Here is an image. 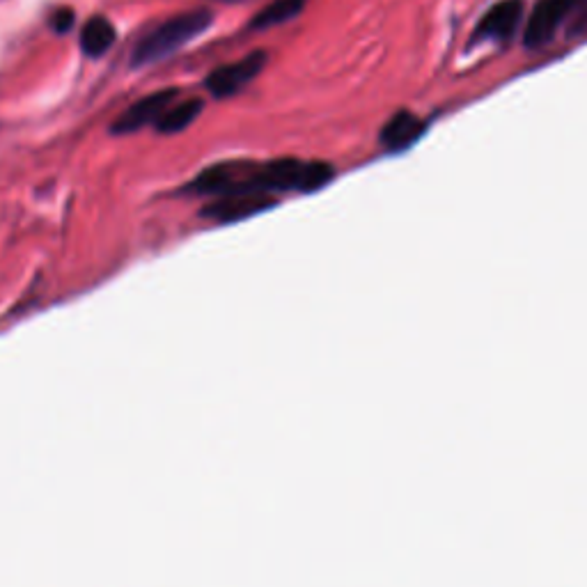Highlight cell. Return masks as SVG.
Returning a JSON list of instances; mask_svg holds the SVG:
<instances>
[{
  "label": "cell",
  "mask_w": 587,
  "mask_h": 587,
  "mask_svg": "<svg viewBox=\"0 0 587 587\" xmlns=\"http://www.w3.org/2000/svg\"><path fill=\"white\" fill-rule=\"evenodd\" d=\"M273 205H276V200L266 193L225 195V198H216V202H211V205L202 209V216H207L216 223H237L248 216L262 214V211L271 209Z\"/></svg>",
  "instance_id": "obj_6"
},
{
  "label": "cell",
  "mask_w": 587,
  "mask_h": 587,
  "mask_svg": "<svg viewBox=\"0 0 587 587\" xmlns=\"http://www.w3.org/2000/svg\"><path fill=\"white\" fill-rule=\"evenodd\" d=\"M523 19V0H500L484 14L473 33V44L505 42L510 39Z\"/></svg>",
  "instance_id": "obj_5"
},
{
  "label": "cell",
  "mask_w": 587,
  "mask_h": 587,
  "mask_svg": "<svg viewBox=\"0 0 587 587\" xmlns=\"http://www.w3.org/2000/svg\"><path fill=\"white\" fill-rule=\"evenodd\" d=\"M74 19H76L74 10H69V7H60V10H56L51 14L49 23H51V28L56 30L58 35H65V33H69V30H72Z\"/></svg>",
  "instance_id": "obj_11"
},
{
  "label": "cell",
  "mask_w": 587,
  "mask_h": 587,
  "mask_svg": "<svg viewBox=\"0 0 587 587\" xmlns=\"http://www.w3.org/2000/svg\"><path fill=\"white\" fill-rule=\"evenodd\" d=\"M117 39V30L106 17H92L83 26L81 33V49L85 56L99 58L113 49Z\"/></svg>",
  "instance_id": "obj_8"
},
{
  "label": "cell",
  "mask_w": 587,
  "mask_h": 587,
  "mask_svg": "<svg viewBox=\"0 0 587 587\" xmlns=\"http://www.w3.org/2000/svg\"><path fill=\"white\" fill-rule=\"evenodd\" d=\"M578 5V0H537L535 10L523 30V42L532 49L553 42V37L562 28L569 12Z\"/></svg>",
  "instance_id": "obj_3"
},
{
  "label": "cell",
  "mask_w": 587,
  "mask_h": 587,
  "mask_svg": "<svg viewBox=\"0 0 587 587\" xmlns=\"http://www.w3.org/2000/svg\"><path fill=\"white\" fill-rule=\"evenodd\" d=\"M266 60H269V56L264 51H255L237 62L218 67L205 78V88L214 99H228L239 95L248 83H253L260 76Z\"/></svg>",
  "instance_id": "obj_2"
},
{
  "label": "cell",
  "mask_w": 587,
  "mask_h": 587,
  "mask_svg": "<svg viewBox=\"0 0 587 587\" xmlns=\"http://www.w3.org/2000/svg\"><path fill=\"white\" fill-rule=\"evenodd\" d=\"M177 97H179V90L166 88V90L152 92V95L138 99L136 104H131L127 111L117 117L111 131L124 136V133H133V131L147 127V124H156L163 117V113H166L168 108L175 104Z\"/></svg>",
  "instance_id": "obj_4"
},
{
  "label": "cell",
  "mask_w": 587,
  "mask_h": 587,
  "mask_svg": "<svg viewBox=\"0 0 587 587\" xmlns=\"http://www.w3.org/2000/svg\"><path fill=\"white\" fill-rule=\"evenodd\" d=\"M211 23H214V14L205 10V7L175 14V17L159 23L150 33L138 39V44L131 51V67H147L172 56V53L184 49L195 37L205 33Z\"/></svg>",
  "instance_id": "obj_1"
},
{
  "label": "cell",
  "mask_w": 587,
  "mask_h": 587,
  "mask_svg": "<svg viewBox=\"0 0 587 587\" xmlns=\"http://www.w3.org/2000/svg\"><path fill=\"white\" fill-rule=\"evenodd\" d=\"M202 108H205V101L202 99H186V101H175L159 122L154 124L159 133H179L186 127L198 120Z\"/></svg>",
  "instance_id": "obj_9"
},
{
  "label": "cell",
  "mask_w": 587,
  "mask_h": 587,
  "mask_svg": "<svg viewBox=\"0 0 587 587\" xmlns=\"http://www.w3.org/2000/svg\"><path fill=\"white\" fill-rule=\"evenodd\" d=\"M218 3H230V5H241V3H250V0H218Z\"/></svg>",
  "instance_id": "obj_12"
},
{
  "label": "cell",
  "mask_w": 587,
  "mask_h": 587,
  "mask_svg": "<svg viewBox=\"0 0 587 587\" xmlns=\"http://www.w3.org/2000/svg\"><path fill=\"white\" fill-rule=\"evenodd\" d=\"M305 7V0H276L269 7L257 14L255 21L250 23V28H271L278 26V23H285L289 19H294Z\"/></svg>",
  "instance_id": "obj_10"
},
{
  "label": "cell",
  "mask_w": 587,
  "mask_h": 587,
  "mask_svg": "<svg viewBox=\"0 0 587 587\" xmlns=\"http://www.w3.org/2000/svg\"><path fill=\"white\" fill-rule=\"evenodd\" d=\"M422 133H425V122L418 120V117L409 111H399L390 117L386 124H383L379 140L383 150L402 152V150H409Z\"/></svg>",
  "instance_id": "obj_7"
}]
</instances>
